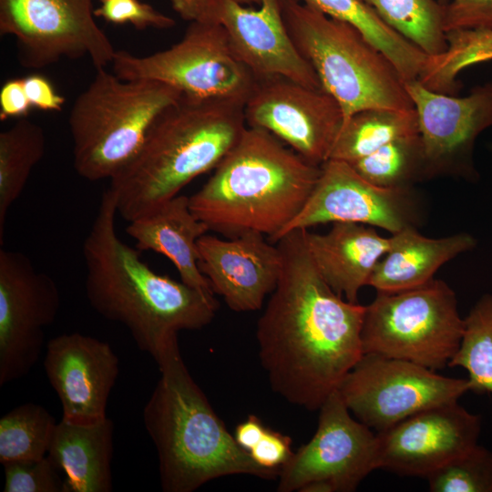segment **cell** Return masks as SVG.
<instances>
[{
    "label": "cell",
    "mask_w": 492,
    "mask_h": 492,
    "mask_svg": "<svg viewBox=\"0 0 492 492\" xmlns=\"http://www.w3.org/2000/svg\"><path fill=\"white\" fill-rule=\"evenodd\" d=\"M305 230L277 241L282 272L257 323L261 364L287 402L318 410L360 360L365 306L343 300L309 253Z\"/></svg>",
    "instance_id": "6da1fadb"
},
{
    "label": "cell",
    "mask_w": 492,
    "mask_h": 492,
    "mask_svg": "<svg viewBox=\"0 0 492 492\" xmlns=\"http://www.w3.org/2000/svg\"><path fill=\"white\" fill-rule=\"evenodd\" d=\"M116 197L108 188L83 243L86 295L102 317L123 324L138 347L155 360L182 330H200L213 320V292L154 272L118 235Z\"/></svg>",
    "instance_id": "7a4b0ae2"
},
{
    "label": "cell",
    "mask_w": 492,
    "mask_h": 492,
    "mask_svg": "<svg viewBox=\"0 0 492 492\" xmlns=\"http://www.w3.org/2000/svg\"><path fill=\"white\" fill-rule=\"evenodd\" d=\"M245 101L181 97L156 118L133 159L110 180L118 214L139 218L215 169L247 128Z\"/></svg>",
    "instance_id": "3957f363"
},
{
    "label": "cell",
    "mask_w": 492,
    "mask_h": 492,
    "mask_svg": "<svg viewBox=\"0 0 492 492\" xmlns=\"http://www.w3.org/2000/svg\"><path fill=\"white\" fill-rule=\"evenodd\" d=\"M208 181L190 198L209 230L277 238L309 200L321 174L270 132L248 127Z\"/></svg>",
    "instance_id": "277c9868"
},
{
    "label": "cell",
    "mask_w": 492,
    "mask_h": 492,
    "mask_svg": "<svg viewBox=\"0 0 492 492\" xmlns=\"http://www.w3.org/2000/svg\"><path fill=\"white\" fill-rule=\"evenodd\" d=\"M160 377L143 409V422L159 459L164 492H192L226 476L272 479L279 471L263 468L236 443L191 377L178 336L155 359Z\"/></svg>",
    "instance_id": "5b68a950"
},
{
    "label": "cell",
    "mask_w": 492,
    "mask_h": 492,
    "mask_svg": "<svg viewBox=\"0 0 492 492\" xmlns=\"http://www.w3.org/2000/svg\"><path fill=\"white\" fill-rule=\"evenodd\" d=\"M281 11L295 47L339 103L343 123L367 108H414L395 67L358 28L292 0H281Z\"/></svg>",
    "instance_id": "8992f818"
},
{
    "label": "cell",
    "mask_w": 492,
    "mask_h": 492,
    "mask_svg": "<svg viewBox=\"0 0 492 492\" xmlns=\"http://www.w3.org/2000/svg\"><path fill=\"white\" fill-rule=\"evenodd\" d=\"M181 95L159 81L123 80L97 69L68 117L76 172L89 181L110 179L137 154L160 112Z\"/></svg>",
    "instance_id": "52a82bcc"
},
{
    "label": "cell",
    "mask_w": 492,
    "mask_h": 492,
    "mask_svg": "<svg viewBox=\"0 0 492 492\" xmlns=\"http://www.w3.org/2000/svg\"><path fill=\"white\" fill-rule=\"evenodd\" d=\"M463 333L455 292L434 278L412 289L377 292L365 306L363 352L436 371L449 365Z\"/></svg>",
    "instance_id": "ba28073f"
},
{
    "label": "cell",
    "mask_w": 492,
    "mask_h": 492,
    "mask_svg": "<svg viewBox=\"0 0 492 492\" xmlns=\"http://www.w3.org/2000/svg\"><path fill=\"white\" fill-rule=\"evenodd\" d=\"M111 65L120 79L159 81L197 98L246 102L256 79L234 55L223 26L213 21L190 22L180 41L149 56L116 51Z\"/></svg>",
    "instance_id": "9c48e42d"
},
{
    "label": "cell",
    "mask_w": 492,
    "mask_h": 492,
    "mask_svg": "<svg viewBox=\"0 0 492 492\" xmlns=\"http://www.w3.org/2000/svg\"><path fill=\"white\" fill-rule=\"evenodd\" d=\"M337 390L357 420L379 433L420 411L458 401L469 384L405 360L364 354Z\"/></svg>",
    "instance_id": "30bf717a"
},
{
    "label": "cell",
    "mask_w": 492,
    "mask_h": 492,
    "mask_svg": "<svg viewBox=\"0 0 492 492\" xmlns=\"http://www.w3.org/2000/svg\"><path fill=\"white\" fill-rule=\"evenodd\" d=\"M94 11L93 0H0V33L15 38L26 67L87 56L96 70L106 68L116 50Z\"/></svg>",
    "instance_id": "8fae6325"
},
{
    "label": "cell",
    "mask_w": 492,
    "mask_h": 492,
    "mask_svg": "<svg viewBox=\"0 0 492 492\" xmlns=\"http://www.w3.org/2000/svg\"><path fill=\"white\" fill-rule=\"evenodd\" d=\"M318 410L314 435L279 473V492L300 491L315 481L328 484L333 492H352L378 468L376 434L351 415L338 390Z\"/></svg>",
    "instance_id": "7c38bea8"
},
{
    "label": "cell",
    "mask_w": 492,
    "mask_h": 492,
    "mask_svg": "<svg viewBox=\"0 0 492 492\" xmlns=\"http://www.w3.org/2000/svg\"><path fill=\"white\" fill-rule=\"evenodd\" d=\"M244 115L248 127L270 132L316 166L329 159L343 123L333 97L280 75L256 77Z\"/></svg>",
    "instance_id": "4fadbf2b"
},
{
    "label": "cell",
    "mask_w": 492,
    "mask_h": 492,
    "mask_svg": "<svg viewBox=\"0 0 492 492\" xmlns=\"http://www.w3.org/2000/svg\"><path fill=\"white\" fill-rule=\"evenodd\" d=\"M55 281L24 253L0 250V386L21 379L36 364L45 329L58 313Z\"/></svg>",
    "instance_id": "5bb4252c"
},
{
    "label": "cell",
    "mask_w": 492,
    "mask_h": 492,
    "mask_svg": "<svg viewBox=\"0 0 492 492\" xmlns=\"http://www.w3.org/2000/svg\"><path fill=\"white\" fill-rule=\"evenodd\" d=\"M419 204L413 187H378L362 178L349 163L328 159L321 165L320 177L306 204L276 241L292 230L328 222H356L394 234L416 227L421 217Z\"/></svg>",
    "instance_id": "9a60e30c"
},
{
    "label": "cell",
    "mask_w": 492,
    "mask_h": 492,
    "mask_svg": "<svg viewBox=\"0 0 492 492\" xmlns=\"http://www.w3.org/2000/svg\"><path fill=\"white\" fill-rule=\"evenodd\" d=\"M405 85L416 112L428 177L455 174L475 180L474 144L492 127V81L462 97L430 90L418 79Z\"/></svg>",
    "instance_id": "2e32d148"
},
{
    "label": "cell",
    "mask_w": 492,
    "mask_h": 492,
    "mask_svg": "<svg viewBox=\"0 0 492 492\" xmlns=\"http://www.w3.org/2000/svg\"><path fill=\"white\" fill-rule=\"evenodd\" d=\"M481 425L458 401L420 411L376 434L378 468L425 477L477 445Z\"/></svg>",
    "instance_id": "e0dca14e"
},
{
    "label": "cell",
    "mask_w": 492,
    "mask_h": 492,
    "mask_svg": "<svg viewBox=\"0 0 492 492\" xmlns=\"http://www.w3.org/2000/svg\"><path fill=\"white\" fill-rule=\"evenodd\" d=\"M203 21L223 26L234 55L255 77L280 75L312 88H322L313 68L287 32L281 0H261L258 9L236 0H209Z\"/></svg>",
    "instance_id": "ac0fdd59"
},
{
    "label": "cell",
    "mask_w": 492,
    "mask_h": 492,
    "mask_svg": "<svg viewBox=\"0 0 492 492\" xmlns=\"http://www.w3.org/2000/svg\"><path fill=\"white\" fill-rule=\"evenodd\" d=\"M46 377L62 406V419L93 424L107 417L108 396L119 374L109 343L79 333L49 340L44 359Z\"/></svg>",
    "instance_id": "d6986e66"
},
{
    "label": "cell",
    "mask_w": 492,
    "mask_h": 492,
    "mask_svg": "<svg viewBox=\"0 0 492 492\" xmlns=\"http://www.w3.org/2000/svg\"><path fill=\"white\" fill-rule=\"evenodd\" d=\"M198 249L200 272L234 312L259 310L277 285L281 252L260 232L246 231L231 240L204 234Z\"/></svg>",
    "instance_id": "ffe728a7"
},
{
    "label": "cell",
    "mask_w": 492,
    "mask_h": 492,
    "mask_svg": "<svg viewBox=\"0 0 492 492\" xmlns=\"http://www.w3.org/2000/svg\"><path fill=\"white\" fill-rule=\"evenodd\" d=\"M305 241L323 279L351 302H358L360 289L368 285L374 267L391 246L390 238L356 222H333L324 234L305 230Z\"/></svg>",
    "instance_id": "44dd1931"
},
{
    "label": "cell",
    "mask_w": 492,
    "mask_h": 492,
    "mask_svg": "<svg viewBox=\"0 0 492 492\" xmlns=\"http://www.w3.org/2000/svg\"><path fill=\"white\" fill-rule=\"evenodd\" d=\"M208 231V226L191 211L190 198L179 194L129 221L126 228L139 251H152L167 257L181 282L213 292L199 266L198 240Z\"/></svg>",
    "instance_id": "7402d4cb"
},
{
    "label": "cell",
    "mask_w": 492,
    "mask_h": 492,
    "mask_svg": "<svg viewBox=\"0 0 492 492\" xmlns=\"http://www.w3.org/2000/svg\"><path fill=\"white\" fill-rule=\"evenodd\" d=\"M114 423H57L47 456L63 477L65 492H109Z\"/></svg>",
    "instance_id": "603a6c76"
},
{
    "label": "cell",
    "mask_w": 492,
    "mask_h": 492,
    "mask_svg": "<svg viewBox=\"0 0 492 492\" xmlns=\"http://www.w3.org/2000/svg\"><path fill=\"white\" fill-rule=\"evenodd\" d=\"M391 246L374 267L368 282L377 292H395L423 285L446 262L477 245L469 233L428 238L415 227L394 233Z\"/></svg>",
    "instance_id": "cb8c5ba5"
},
{
    "label": "cell",
    "mask_w": 492,
    "mask_h": 492,
    "mask_svg": "<svg viewBox=\"0 0 492 492\" xmlns=\"http://www.w3.org/2000/svg\"><path fill=\"white\" fill-rule=\"evenodd\" d=\"M324 15L347 22L379 49L395 67L405 82L418 79L428 59L419 49L387 26L374 10L362 0H292Z\"/></svg>",
    "instance_id": "d4e9b609"
},
{
    "label": "cell",
    "mask_w": 492,
    "mask_h": 492,
    "mask_svg": "<svg viewBox=\"0 0 492 492\" xmlns=\"http://www.w3.org/2000/svg\"><path fill=\"white\" fill-rule=\"evenodd\" d=\"M419 134L415 108H367L352 115L342 126L329 159L352 162L384 145Z\"/></svg>",
    "instance_id": "484cf974"
},
{
    "label": "cell",
    "mask_w": 492,
    "mask_h": 492,
    "mask_svg": "<svg viewBox=\"0 0 492 492\" xmlns=\"http://www.w3.org/2000/svg\"><path fill=\"white\" fill-rule=\"evenodd\" d=\"M46 138L26 117L0 133V243L7 212L19 198L35 166L42 159Z\"/></svg>",
    "instance_id": "4316f807"
},
{
    "label": "cell",
    "mask_w": 492,
    "mask_h": 492,
    "mask_svg": "<svg viewBox=\"0 0 492 492\" xmlns=\"http://www.w3.org/2000/svg\"><path fill=\"white\" fill-rule=\"evenodd\" d=\"M391 28L428 56L447 47L444 7L437 0H362Z\"/></svg>",
    "instance_id": "83f0119b"
},
{
    "label": "cell",
    "mask_w": 492,
    "mask_h": 492,
    "mask_svg": "<svg viewBox=\"0 0 492 492\" xmlns=\"http://www.w3.org/2000/svg\"><path fill=\"white\" fill-rule=\"evenodd\" d=\"M347 163L365 180L382 188H411L429 179L419 134L393 140Z\"/></svg>",
    "instance_id": "f1b7e54d"
},
{
    "label": "cell",
    "mask_w": 492,
    "mask_h": 492,
    "mask_svg": "<svg viewBox=\"0 0 492 492\" xmlns=\"http://www.w3.org/2000/svg\"><path fill=\"white\" fill-rule=\"evenodd\" d=\"M57 422L43 405L26 403L0 419L2 465L36 460L47 456Z\"/></svg>",
    "instance_id": "f546056e"
},
{
    "label": "cell",
    "mask_w": 492,
    "mask_h": 492,
    "mask_svg": "<svg viewBox=\"0 0 492 492\" xmlns=\"http://www.w3.org/2000/svg\"><path fill=\"white\" fill-rule=\"evenodd\" d=\"M446 36V49L428 56L418 80L430 90L455 95L456 77L462 69L492 59V28L453 30Z\"/></svg>",
    "instance_id": "4dcf8cb0"
},
{
    "label": "cell",
    "mask_w": 492,
    "mask_h": 492,
    "mask_svg": "<svg viewBox=\"0 0 492 492\" xmlns=\"http://www.w3.org/2000/svg\"><path fill=\"white\" fill-rule=\"evenodd\" d=\"M448 366L467 371L469 391L492 395V294L482 295L464 319L462 340Z\"/></svg>",
    "instance_id": "1f68e13d"
},
{
    "label": "cell",
    "mask_w": 492,
    "mask_h": 492,
    "mask_svg": "<svg viewBox=\"0 0 492 492\" xmlns=\"http://www.w3.org/2000/svg\"><path fill=\"white\" fill-rule=\"evenodd\" d=\"M425 478L431 492H492V452L477 444Z\"/></svg>",
    "instance_id": "d6a6232c"
},
{
    "label": "cell",
    "mask_w": 492,
    "mask_h": 492,
    "mask_svg": "<svg viewBox=\"0 0 492 492\" xmlns=\"http://www.w3.org/2000/svg\"><path fill=\"white\" fill-rule=\"evenodd\" d=\"M3 466L4 492H65L63 477L48 456Z\"/></svg>",
    "instance_id": "836d02e7"
},
{
    "label": "cell",
    "mask_w": 492,
    "mask_h": 492,
    "mask_svg": "<svg viewBox=\"0 0 492 492\" xmlns=\"http://www.w3.org/2000/svg\"><path fill=\"white\" fill-rule=\"evenodd\" d=\"M101 5L94 13L114 24L129 23L138 29L153 27L167 29L175 26V21L149 4L138 0H100Z\"/></svg>",
    "instance_id": "e575fe53"
},
{
    "label": "cell",
    "mask_w": 492,
    "mask_h": 492,
    "mask_svg": "<svg viewBox=\"0 0 492 492\" xmlns=\"http://www.w3.org/2000/svg\"><path fill=\"white\" fill-rule=\"evenodd\" d=\"M492 28V0H452L444 7V30Z\"/></svg>",
    "instance_id": "d590c367"
},
{
    "label": "cell",
    "mask_w": 492,
    "mask_h": 492,
    "mask_svg": "<svg viewBox=\"0 0 492 492\" xmlns=\"http://www.w3.org/2000/svg\"><path fill=\"white\" fill-rule=\"evenodd\" d=\"M248 454L260 466L280 472L293 455L292 439L289 436L266 427L260 441Z\"/></svg>",
    "instance_id": "8d00e7d4"
},
{
    "label": "cell",
    "mask_w": 492,
    "mask_h": 492,
    "mask_svg": "<svg viewBox=\"0 0 492 492\" xmlns=\"http://www.w3.org/2000/svg\"><path fill=\"white\" fill-rule=\"evenodd\" d=\"M25 89L32 108L44 111H61L66 98L58 94L44 76L32 74L23 77Z\"/></svg>",
    "instance_id": "74e56055"
},
{
    "label": "cell",
    "mask_w": 492,
    "mask_h": 492,
    "mask_svg": "<svg viewBox=\"0 0 492 492\" xmlns=\"http://www.w3.org/2000/svg\"><path fill=\"white\" fill-rule=\"evenodd\" d=\"M32 108L23 78H13L4 83L0 90V119L21 118Z\"/></svg>",
    "instance_id": "f35d334b"
},
{
    "label": "cell",
    "mask_w": 492,
    "mask_h": 492,
    "mask_svg": "<svg viewBox=\"0 0 492 492\" xmlns=\"http://www.w3.org/2000/svg\"><path fill=\"white\" fill-rule=\"evenodd\" d=\"M265 429L266 426L258 416L250 415L236 426L233 436L238 446L249 453L260 441Z\"/></svg>",
    "instance_id": "ab89813d"
},
{
    "label": "cell",
    "mask_w": 492,
    "mask_h": 492,
    "mask_svg": "<svg viewBox=\"0 0 492 492\" xmlns=\"http://www.w3.org/2000/svg\"><path fill=\"white\" fill-rule=\"evenodd\" d=\"M237 2L250 5H261V0H236ZM174 11L186 21H203L205 19L209 0H170Z\"/></svg>",
    "instance_id": "60d3db41"
},
{
    "label": "cell",
    "mask_w": 492,
    "mask_h": 492,
    "mask_svg": "<svg viewBox=\"0 0 492 492\" xmlns=\"http://www.w3.org/2000/svg\"><path fill=\"white\" fill-rule=\"evenodd\" d=\"M442 5H447L449 3V0H437Z\"/></svg>",
    "instance_id": "b9f144b4"
},
{
    "label": "cell",
    "mask_w": 492,
    "mask_h": 492,
    "mask_svg": "<svg viewBox=\"0 0 492 492\" xmlns=\"http://www.w3.org/2000/svg\"><path fill=\"white\" fill-rule=\"evenodd\" d=\"M489 149L492 151V144L489 145Z\"/></svg>",
    "instance_id": "7bdbcfd3"
}]
</instances>
